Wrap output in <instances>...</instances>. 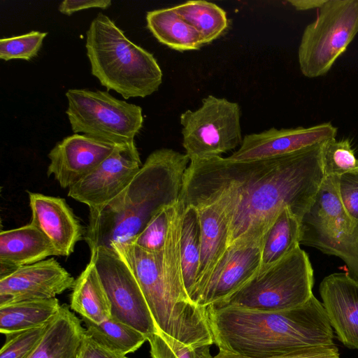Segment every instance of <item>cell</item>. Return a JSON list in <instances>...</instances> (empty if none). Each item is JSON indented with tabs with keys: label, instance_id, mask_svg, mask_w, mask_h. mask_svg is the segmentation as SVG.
I'll return each mask as SVG.
<instances>
[{
	"label": "cell",
	"instance_id": "obj_1",
	"mask_svg": "<svg viewBox=\"0 0 358 358\" xmlns=\"http://www.w3.org/2000/svg\"><path fill=\"white\" fill-rule=\"evenodd\" d=\"M322 143L269 158L190 160L180 200L184 207L218 206L228 222L229 246L261 238L285 208L301 221L310 210L326 177Z\"/></svg>",
	"mask_w": 358,
	"mask_h": 358
},
{
	"label": "cell",
	"instance_id": "obj_2",
	"mask_svg": "<svg viewBox=\"0 0 358 358\" xmlns=\"http://www.w3.org/2000/svg\"><path fill=\"white\" fill-rule=\"evenodd\" d=\"M182 213L173 214L164 250L152 252L134 243L115 250L134 275L159 334L186 345L214 343L207 308L195 303L184 285L180 253Z\"/></svg>",
	"mask_w": 358,
	"mask_h": 358
},
{
	"label": "cell",
	"instance_id": "obj_3",
	"mask_svg": "<svg viewBox=\"0 0 358 358\" xmlns=\"http://www.w3.org/2000/svg\"><path fill=\"white\" fill-rule=\"evenodd\" d=\"M207 312L214 344L240 355L267 358L334 345L325 310L314 295L282 311L209 306Z\"/></svg>",
	"mask_w": 358,
	"mask_h": 358
},
{
	"label": "cell",
	"instance_id": "obj_4",
	"mask_svg": "<svg viewBox=\"0 0 358 358\" xmlns=\"http://www.w3.org/2000/svg\"><path fill=\"white\" fill-rule=\"evenodd\" d=\"M189 162L186 154L172 149L152 152L120 194L90 210L84 238L90 252L131 243L161 209L176 204Z\"/></svg>",
	"mask_w": 358,
	"mask_h": 358
},
{
	"label": "cell",
	"instance_id": "obj_5",
	"mask_svg": "<svg viewBox=\"0 0 358 358\" xmlns=\"http://www.w3.org/2000/svg\"><path fill=\"white\" fill-rule=\"evenodd\" d=\"M92 74L125 99L157 91L162 71L152 54L131 42L107 15L99 13L86 33Z\"/></svg>",
	"mask_w": 358,
	"mask_h": 358
},
{
	"label": "cell",
	"instance_id": "obj_6",
	"mask_svg": "<svg viewBox=\"0 0 358 358\" xmlns=\"http://www.w3.org/2000/svg\"><path fill=\"white\" fill-rule=\"evenodd\" d=\"M314 272L308 254L300 246L258 272L238 291L210 306L276 312L306 303L313 295Z\"/></svg>",
	"mask_w": 358,
	"mask_h": 358
},
{
	"label": "cell",
	"instance_id": "obj_7",
	"mask_svg": "<svg viewBox=\"0 0 358 358\" xmlns=\"http://www.w3.org/2000/svg\"><path fill=\"white\" fill-rule=\"evenodd\" d=\"M358 33V0H326L303 30L298 49L301 73L326 75Z\"/></svg>",
	"mask_w": 358,
	"mask_h": 358
},
{
	"label": "cell",
	"instance_id": "obj_8",
	"mask_svg": "<svg viewBox=\"0 0 358 358\" xmlns=\"http://www.w3.org/2000/svg\"><path fill=\"white\" fill-rule=\"evenodd\" d=\"M66 111L75 134L115 145L134 142L143 127L141 106L120 100L106 91L70 89Z\"/></svg>",
	"mask_w": 358,
	"mask_h": 358
},
{
	"label": "cell",
	"instance_id": "obj_9",
	"mask_svg": "<svg viewBox=\"0 0 358 358\" xmlns=\"http://www.w3.org/2000/svg\"><path fill=\"white\" fill-rule=\"evenodd\" d=\"M239 105L208 95L200 108L180 115L182 146L189 160L220 156L241 146Z\"/></svg>",
	"mask_w": 358,
	"mask_h": 358
},
{
	"label": "cell",
	"instance_id": "obj_10",
	"mask_svg": "<svg viewBox=\"0 0 358 358\" xmlns=\"http://www.w3.org/2000/svg\"><path fill=\"white\" fill-rule=\"evenodd\" d=\"M108 295L111 317L141 333L149 344L159 334L146 300L132 272L113 249L91 252Z\"/></svg>",
	"mask_w": 358,
	"mask_h": 358
},
{
	"label": "cell",
	"instance_id": "obj_11",
	"mask_svg": "<svg viewBox=\"0 0 358 358\" xmlns=\"http://www.w3.org/2000/svg\"><path fill=\"white\" fill-rule=\"evenodd\" d=\"M142 165L134 142L117 145L110 156L69 188L68 196L90 210L100 208L127 187Z\"/></svg>",
	"mask_w": 358,
	"mask_h": 358
},
{
	"label": "cell",
	"instance_id": "obj_12",
	"mask_svg": "<svg viewBox=\"0 0 358 358\" xmlns=\"http://www.w3.org/2000/svg\"><path fill=\"white\" fill-rule=\"evenodd\" d=\"M75 279L54 258L20 267L0 277V305L55 298Z\"/></svg>",
	"mask_w": 358,
	"mask_h": 358
},
{
	"label": "cell",
	"instance_id": "obj_13",
	"mask_svg": "<svg viewBox=\"0 0 358 358\" xmlns=\"http://www.w3.org/2000/svg\"><path fill=\"white\" fill-rule=\"evenodd\" d=\"M262 237L229 246L210 277L197 303L199 306L207 308L221 302L259 272Z\"/></svg>",
	"mask_w": 358,
	"mask_h": 358
},
{
	"label": "cell",
	"instance_id": "obj_14",
	"mask_svg": "<svg viewBox=\"0 0 358 358\" xmlns=\"http://www.w3.org/2000/svg\"><path fill=\"white\" fill-rule=\"evenodd\" d=\"M338 129L331 122L309 127H272L245 135L238 150L229 157L235 160L269 158L290 154L336 138Z\"/></svg>",
	"mask_w": 358,
	"mask_h": 358
},
{
	"label": "cell",
	"instance_id": "obj_15",
	"mask_svg": "<svg viewBox=\"0 0 358 358\" xmlns=\"http://www.w3.org/2000/svg\"><path fill=\"white\" fill-rule=\"evenodd\" d=\"M117 145L74 134L58 142L48 153V176L69 188L110 156Z\"/></svg>",
	"mask_w": 358,
	"mask_h": 358
},
{
	"label": "cell",
	"instance_id": "obj_16",
	"mask_svg": "<svg viewBox=\"0 0 358 358\" xmlns=\"http://www.w3.org/2000/svg\"><path fill=\"white\" fill-rule=\"evenodd\" d=\"M319 291L338 339L358 350V282L346 273H334L322 280Z\"/></svg>",
	"mask_w": 358,
	"mask_h": 358
},
{
	"label": "cell",
	"instance_id": "obj_17",
	"mask_svg": "<svg viewBox=\"0 0 358 358\" xmlns=\"http://www.w3.org/2000/svg\"><path fill=\"white\" fill-rule=\"evenodd\" d=\"M31 222L51 242L58 256L69 257L83 234V227L66 203L59 197L29 192Z\"/></svg>",
	"mask_w": 358,
	"mask_h": 358
},
{
	"label": "cell",
	"instance_id": "obj_18",
	"mask_svg": "<svg viewBox=\"0 0 358 358\" xmlns=\"http://www.w3.org/2000/svg\"><path fill=\"white\" fill-rule=\"evenodd\" d=\"M300 244L338 257L348 267V274L358 282V222L333 224L301 221Z\"/></svg>",
	"mask_w": 358,
	"mask_h": 358
},
{
	"label": "cell",
	"instance_id": "obj_19",
	"mask_svg": "<svg viewBox=\"0 0 358 358\" xmlns=\"http://www.w3.org/2000/svg\"><path fill=\"white\" fill-rule=\"evenodd\" d=\"M196 209L201 229L200 260L190 298L197 304L210 277L229 248V232L227 220L218 206L210 204Z\"/></svg>",
	"mask_w": 358,
	"mask_h": 358
},
{
	"label": "cell",
	"instance_id": "obj_20",
	"mask_svg": "<svg viewBox=\"0 0 358 358\" xmlns=\"http://www.w3.org/2000/svg\"><path fill=\"white\" fill-rule=\"evenodd\" d=\"M52 255L58 256L51 242L30 223L19 228L1 231L0 277Z\"/></svg>",
	"mask_w": 358,
	"mask_h": 358
},
{
	"label": "cell",
	"instance_id": "obj_21",
	"mask_svg": "<svg viewBox=\"0 0 358 358\" xmlns=\"http://www.w3.org/2000/svg\"><path fill=\"white\" fill-rule=\"evenodd\" d=\"M85 330L81 321L63 304L29 358H76Z\"/></svg>",
	"mask_w": 358,
	"mask_h": 358
},
{
	"label": "cell",
	"instance_id": "obj_22",
	"mask_svg": "<svg viewBox=\"0 0 358 358\" xmlns=\"http://www.w3.org/2000/svg\"><path fill=\"white\" fill-rule=\"evenodd\" d=\"M70 308L81 317L97 324L111 316L108 295L96 267L91 259L74 281Z\"/></svg>",
	"mask_w": 358,
	"mask_h": 358
},
{
	"label": "cell",
	"instance_id": "obj_23",
	"mask_svg": "<svg viewBox=\"0 0 358 358\" xmlns=\"http://www.w3.org/2000/svg\"><path fill=\"white\" fill-rule=\"evenodd\" d=\"M301 221L289 208L275 217L262 237L261 265L263 271L299 247Z\"/></svg>",
	"mask_w": 358,
	"mask_h": 358
},
{
	"label": "cell",
	"instance_id": "obj_24",
	"mask_svg": "<svg viewBox=\"0 0 358 358\" xmlns=\"http://www.w3.org/2000/svg\"><path fill=\"white\" fill-rule=\"evenodd\" d=\"M146 22L157 40L175 50H196L204 45L200 34L173 7L148 11Z\"/></svg>",
	"mask_w": 358,
	"mask_h": 358
},
{
	"label": "cell",
	"instance_id": "obj_25",
	"mask_svg": "<svg viewBox=\"0 0 358 358\" xmlns=\"http://www.w3.org/2000/svg\"><path fill=\"white\" fill-rule=\"evenodd\" d=\"M60 308L56 297L0 305V331L13 334L48 324Z\"/></svg>",
	"mask_w": 358,
	"mask_h": 358
},
{
	"label": "cell",
	"instance_id": "obj_26",
	"mask_svg": "<svg viewBox=\"0 0 358 358\" xmlns=\"http://www.w3.org/2000/svg\"><path fill=\"white\" fill-rule=\"evenodd\" d=\"M82 320L87 336L119 356L134 352L147 341L141 333L111 317L99 324L83 317Z\"/></svg>",
	"mask_w": 358,
	"mask_h": 358
},
{
	"label": "cell",
	"instance_id": "obj_27",
	"mask_svg": "<svg viewBox=\"0 0 358 358\" xmlns=\"http://www.w3.org/2000/svg\"><path fill=\"white\" fill-rule=\"evenodd\" d=\"M177 14L200 34L203 44L218 38L227 29L226 11L206 1H187L173 7Z\"/></svg>",
	"mask_w": 358,
	"mask_h": 358
},
{
	"label": "cell",
	"instance_id": "obj_28",
	"mask_svg": "<svg viewBox=\"0 0 358 358\" xmlns=\"http://www.w3.org/2000/svg\"><path fill=\"white\" fill-rule=\"evenodd\" d=\"M200 234L198 210L191 206L184 207L181 218L180 253L182 280L189 297L195 286L199 266Z\"/></svg>",
	"mask_w": 358,
	"mask_h": 358
},
{
	"label": "cell",
	"instance_id": "obj_29",
	"mask_svg": "<svg viewBox=\"0 0 358 358\" xmlns=\"http://www.w3.org/2000/svg\"><path fill=\"white\" fill-rule=\"evenodd\" d=\"M325 176H339L358 171V158L348 139H329L322 144Z\"/></svg>",
	"mask_w": 358,
	"mask_h": 358
},
{
	"label": "cell",
	"instance_id": "obj_30",
	"mask_svg": "<svg viewBox=\"0 0 358 358\" xmlns=\"http://www.w3.org/2000/svg\"><path fill=\"white\" fill-rule=\"evenodd\" d=\"M175 205L161 209L145 229L129 243H134L148 252L162 251L167 239Z\"/></svg>",
	"mask_w": 358,
	"mask_h": 358
},
{
	"label": "cell",
	"instance_id": "obj_31",
	"mask_svg": "<svg viewBox=\"0 0 358 358\" xmlns=\"http://www.w3.org/2000/svg\"><path fill=\"white\" fill-rule=\"evenodd\" d=\"M47 34V32L31 31L22 35L1 38L0 40L1 59L30 60L37 55Z\"/></svg>",
	"mask_w": 358,
	"mask_h": 358
},
{
	"label": "cell",
	"instance_id": "obj_32",
	"mask_svg": "<svg viewBox=\"0 0 358 358\" xmlns=\"http://www.w3.org/2000/svg\"><path fill=\"white\" fill-rule=\"evenodd\" d=\"M210 345H186L173 338L159 334L150 344L151 358H212Z\"/></svg>",
	"mask_w": 358,
	"mask_h": 358
},
{
	"label": "cell",
	"instance_id": "obj_33",
	"mask_svg": "<svg viewBox=\"0 0 358 358\" xmlns=\"http://www.w3.org/2000/svg\"><path fill=\"white\" fill-rule=\"evenodd\" d=\"M49 323L6 335L5 343L0 350V358H29L43 338Z\"/></svg>",
	"mask_w": 358,
	"mask_h": 358
},
{
	"label": "cell",
	"instance_id": "obj_34",
	"mask_svg": "<svg viewBox=\"0 0 358 358\" xmlns=\"http://www.w3.org/2000/svg\"><path fill=\"white\" fill-rule=\"evenodd\" d=\"M337 187L347 213L358 222V171L337 176Z\"/></svg>",
	"mask_w": 358,
	"mask_h": 358
},
{
	"label": "cell",
	"instance_id": "obj_35",
	"mask_svg": "<svg viewBox=\"0 0 358 358\" xmlns=\"http://www.w3.org/2000/svg\"><path fill=\"white\" fill-rule=\"evenodd\" d=\"M212 358H252L223 350H219L217 355ZM267 358H340L338 348L334 344L330 346H323L306 349L289 354L267 357Z\"/></svg>",
	"mask_w": 358,
	"mask_h": 358
},
{
	"label": "cell",
	"instance_id": "obj_36",
	"mask_svg": "<svg viewBox=\"0 0 358 358\" xmlns=\"http://www.w3.org/2000/svg\"><path fill=\"white\" fill-rule=\"evenodd\" d=\"M112 4L110 0H64L59 6V11L66 15L85 9L97 8L106 9Z\"/></svg>",
	"mask_w": 358,
	"mask_h": 358
},
{
	"label": "cell",
	"instance_id": "obj_37",
	"mask_svg": "<svg viewBox=\"0 0 358 358\" xmlns=\"http://www.w3.org/2000/svg\"><path fill=\"white\" fill-rule=\"evenodd\" d=\"M120 357L98 344L85 332L76 358H120Z\"/></svg>",
	"mask_w": 358,
	"mask_h": 358
},
{
	"label": "cell",
	"instance_id": "obj_38",
	"mask_svg": "<svg viewBox=\"0 0 358 358\" xmlns=\"http://www.w3.org/2000/svg\"><path fill=\"white\" fill-rule=\"evenodd\" d=\"M326 0H289L288 3L296 10L318 9Z\"/></svg>",
	"mask_w": 358,
	"mask_h": 358
},
{
	"label": "cell",
	"instance_id": "obj_39",
	"mask_svg": "<svg viewBox=\"0 0 358 358\" xmlns=\"http://www.w3.org/2000/svg\"><path fill=\"white\" fill-rule=\"evenodd\" d=\"M120 358H129V357H127L126 356H120Z\"/></svg>",
	"mask_w": 358,
	"mask_h": 358
}]
</instances>
